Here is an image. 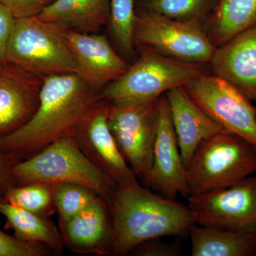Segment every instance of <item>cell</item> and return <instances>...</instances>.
Wrapping results in <instances>:
<instances>
[{
  "label": "cell",
  "instance_id": "cell-25",
  "mask_svg": "<svg viewBox=\"0 0 256 256\" xmlns=\"http://www.w3.org/2000/svg\"><path fill=\"white\" fill-rule=\"evenodd\" d=\"M52 186L60 222L75 216L99 197L90 188L77 184L60 183Z\"/></svg>",
  "mask_w": 256,
  "mask_h": 256
},
{
  "label": "cell",
  "instance_id": "cell-4",
  "mask_svg": "<svg viewBox=\"0 0 256 256\" xmlns=\"http://www.w3.org/2000/svg\"><path fill=\"white\" fill-rule=\"evenodd\" d=\"M139 47L140 54L136 63L100 90V100L114 105L154 100L168 90L184 86L193 79L207 74L204 64L181 62L150 47Z\"/></svg>",
  "mask_w": 256,
  "mask_h": 256
},
{
  "label": "cell",
  "instance_id": "cell-9",
  "mask_svg": "<svg viewBox=\"0 0 256 256\" xmlns=\"http://www.w3.org/2000/svg\"><path fill=\"white\" fill-rule=\"evenodd\" d=\"M159 99L127 104H108V122L124 159L144 180L152 162L159 116Z\"/></svg>",
  "mask_w": 256,
  "mask_h": 256
},
{
  "label": "cell",
  "instance_id": "cell-22",
  "mask_svg": "<svg viewBox=\"0 0 256 256\" xmlns=\"http://www.w3.org/2000/svg\"><path fill=\"white\" fill-rule=\"evenodd\" d=\"M216 0H140V10L182 22L204 24Z\"/></svg>",
  "mask_w": 256,
  "mask_h": 256
},
{
  "label": "cell",
  "instance_id": "cell-3",
  "mask_svg": "<svg viewBox=\"0 0 256 256\" xmlns=\"http://www.w3.org/2000/svg\"><path fill=\"white\" fill-rule=\"evenodd\" d=\"M15 184L72 183L90 188L110 204L117 185L84 154L73 136L56 140L13 166Z\"/></svg>",
  "mask_w": 256,
  "mask_h": 256
},
{
  "label": "cell",
  "instance_id": "cell-31",
  "mask_svg": "<svg viewBox=\"0 0 256 256\" xmlns=\"http://www.w3.org/2000/svg\"><path fill=\"white\" fill-rule=\"evenodd\" d=\"M4 202V197H3L2 196H1V195H0V206H1L3 202Z\"/></svg>",
  "mask_w": 256,
  "mask_h": 256
},
{
  "label": "cell",
  "instance_id": "cell-14",
  "mask_svg": "<svg viewBox=\"0 0 256 256\" xmlns=\"http://www.w3.org/2000/svg\"><path fill=\"white\" fill-rule=\"evenodd\" d=\"M44 78L12 64L0 73V138L32 118L40 104Z\"/></svg>",
  "mask_w": 256,
  "mask_h": 256
},
{
  "label": "cell",
  "instance_id": "cell-29",
  "mask_svg": "<svg viewBox=\"0 0 256 256\" xmlns=\"http://www.w3.org/2000/svg\"><path fill=\"white\" fill-rule=\"evenodd\" d=\"M131 252L142 256H178L181 255L180 247L168 244L159 238L151 239L140 244Z\"/></svg>",
  "mask_w": 256,
  "mask_h": 256
},
{
  "label": "cell",
  "instance_id": "cell-17",
  "mask_svg": "<svg viewBox=\"0 0 256 256\" xmlns=\"http://www.w3.org/2000/svg\"><path fill=\"white\" fill-rule=\"evenodd\" d=\"M185 168L202 142L224 130L194 102L183 86L165 94Z\"/></svg>",
  "mask_w": 256,
  "mask_h": 256
},
{
  "label": "cell",
  "instance_id": "cell-28",
  "mask_svg": "<svg viewBox=\"0 0 256 256\" xmlns=\"http://www.w3.org/2000/svg\"><path fill=\"white\" fill-rule=\"evenodd\" d=\"M15 18L13 15L0 4V73L10 65L8 60V42Z\"/></svg>",
  "mask_w": 256,
  "mask_h": 256
},
{
  "label": "cell",
  "instance_id": "cell-8",
  "mask_svg": "<svg viewBox=\"0 0 256 256\" xmlns=\"http://www.w3.org/2000/svg\"><path fill=\"white\" fill-rule=\"evenodd\" d=\"M192 100L224 130L256 148V108L242 92L218 76L208 74L183 86Z\"/></svg>",
  "mask_w": 256,
  "mask_h": 256
},
{
  "label": "cell",
  "instance_id": "cell-15",
  "mask_svg": "<svg viewBox=\"0 0 256 256\" xmlns=\"http://www.w3.org/2000/svg\"><path fill=\"white\" fill-rule=\"evenodd\" d=\"M60 224L64 245L72 252L100 256L112 254L110 205L100 197L75 216Z\"/></svg>",
  "mask_w": 256,
  "mask_h": 256
},
{
  "label": "cell",
  "instance_id": "cell-5",
  "mask_svg": "<svg viewBox=\"0 0 256 256\" xmlns=\"http://www.w3.org/2000/svg\"><path fill=\"white\" fill-rule=\"evenodd\" d=\"M255 172L256 148L222 131L202 142L186 166L188 196L233 186Z\"/></svg>",
  "mask_w": 256,
  "mask_h": 256
},
{
  "label": "cell",
  "instance_id": "cell-13",
  "mask_svg": "<svg viewBox=\"0 0 256 256\" xmlns=\"http://www.w3.org/2000/svg\"><path fill=\"white\" fill-rule=\"evenodd\" d=\"M66 36L76 64V75L99 92L128 70L104 35L68 30Z\"/></svg>",
  "mask_w": 256,
  "mask_h": 256
},
{
  "label": "cell",
  "instance_id": "cell-26",
  "mask_svg": "<svg viewBox=\"0 0 256 256\" xmlns=\"http://www.w3.org/2000/svg\"><path fill=\"white\" fill-rule=\"evenodd\" d=\"M50 252L44 244L26 242L0 230V256H44Z\"/></svg>",
  "mask_w": 256,
  "mask_h": 256
},
{
  "label": "cell",
  "instance_id": "cell-21",
  "mask_svg": "<svg viewBox=\"0 0 256 256\" xmlns=\"http://www.w3.org/2000/svg\"><path fill=\"white\" fill-rule=\"evenodd\" d=\"M0 213L6 218V228L15 236L26 242L44 244L54 254H62L64 245L60 230L48 217L36 214L4 202Z\"/></svg>",
  "mask_w": 256,
  "mask_h": 256
},
{
  "label": "cell",
  "instance_id": "cell-11",
  "mask_svg": "<svg viewBox=\"0 0 256 256\" xmlns=\"http://www.w3.org/2000/svg\"><path fill=\"white\" fill-rule=\"evenodd\" d=\"M108 102L100 100L72 134L84 154L118 186L140 184L120 150L108 122Z\"/></svg>",
  "mask_w": 256,
  "mask_h": 256
},
{
  "label": "cell",
  "instance_id": "cell-1",
  "mask_svg": "<svg viewBox=\"0 0 256 256\" xmlns=\"http://www.w3.org/2000/svg\"><path fill=\"white\" fill-rule=\"evenodd\" d=\"M100 100L99 92L75 74L45 77L36 112L23 127L0 138V153L18 160L34 156L56 140L72 136Z\"/></svg>",
  "mask_w": 256,
  "mask_h": 256
},
{
  "label": "cell",
  "instance_id": "cell-23",
  "mask_svg": "<svg viewBox=\"0 0 256 256\" xmlns=\"http://www.w3.org/2000/svg\"><path fill=\"white\" fill-rule=\"evenodd\" d=\"M137 0H110L108 26L116 46L121 53L134 54V32Z\"/></svg>",
  "mask_w": 256,
  "mask_h": 256
},
{
  "label": "cell",
  "instance_id": "cell-7",
  "mask_svg": "<svg viewBox=\"0 0 256 256\" xmlns=\"http://www.w3.org/2000/svg\"><path fill=\"white\" fill-rule=\"evenodd\" d=\"M134 40L136 46L150 47L188 63L210 64L216 48L204 23L178 21L142 10L136 16Z\"/></svg>",
  "mask_w": 256,
  "mask_h": 256
},
{
  "label": "cell",
  "instance_id": "cell-27",
  "mask_svg": "<svg viewBox=\"0 0 256 256\" xmlns=\"http://www.w3.org/2000/svg\"><path fill=\"white\" fill-rule=\"evenodd\" d=\"M55 0H0L15 18L38 16Z\"/></svg>",
  "mask_w": 256,
  "mask_h": 256
},
{
  "label": "cell",
  "instance_id": "cell-32",
  "mask_svg": "<svg viewBox=\"0 0 256 256\" xmlns=\"http://www.w3.org/2000/svg\"><path fill=\"white\" fill-rule=\"evenodd\" d=\"M255 256H256V249H255Z\"/></svg>",
  "mask_w": 256,
  "mask_h": 256
},
{
  "label": "cell",
  "instance_id": "cell-19",
  "mask_svg": "<svg viewBox=\"0 0 256 256\" xmlns=\"http://www.w3.org/2000/svg\"><path fill=\"white\" fill-rule=\"evenodd\" d=\"M192 256H255L256 233H244L192 224L188 230Z\"/></svg>",
  "mask_w": 256,
  "mask_h": 256
},
{
  "label": "cell",
  "instance_id": "cell-18",
  "mask_svg": "<svg viewBox=\"0 0 256 256\" xmlns=\"http://www.w3.org/2000/svg\"><path fill=\"white\" fill-rule=\"evenodd\" d=\"M110 0H55L38 15L66 30L95 34L107 25Z\"/></svg>",
  "mask_w": 256,
  "mask_h": 256
},
{
  "label": "cell",
  "instance_id": "cell-10",
  "mask_svg": "<svg viewBox=\"0 0 256 256\" xmlns=\"http://www.w3.org/2000/svg\"><path fill=\"white\" fill-rule=\"evenodd\" d=\"M195 224L202 226L256 233V178L229 188L188 197Z\"/></svg>",
  "mask_w": 256,
  "mask_h": 256
},
{
  "label": "cell",
  "instance_id": "cell-6",
  "mask_svg": "<svg viewBox=\"0 0 256 256\" xmlns=\"http://www.w3.org/2000/svg\"><path fill=\"white\" fill-rule=\"evenodd\" d=\"M66 32L38 16L15 18L8 42V62L43 78L75 74L76 64Z\"/></svg>",
  "mask_w": 256,
  "mask_h": 256
},
{
  "label": "cell",
  "instance_id": "cell-30",
  "mask_svg": "<svg viewBox=\"0 0 256 256\" xmlns=\"http://www.w3.org/2000/svg\"><path fill=\"white\" fill-rule=\"evenodd\" d=\"M20 161L16 158L0 153V195L3 197L10 188L16 186L12 169Z\"/></svg>",
  "mask_w": 256,
  "mask_h": 256
},
{
  "label": "cell",
  "instance_id": "cell-24",
  "mask_svg": "<svg viewBox=\"0 0 256 256\" xmlns=\"http://www.w3.org/2000/svg\"><path fill=\"white\" fill-rule=\"evenodd\" d=\"M4 202L32 213L50 217L56 212L53 186L46 183L16 185L6 192Z\"/></svg>",
  "mask_w": 256,
  "mask_h": 256
},
{
  "label": "cell",
  "instance_id": "cell-2",
  "mask_svg": "<svg viewBox=\"0 0 256 256\" xmlns=\"http://www.w3.org/2000/svg\"><path fill=\"white\" fill-rule=\"evenodd\" d=\"M112 252L126 256L140 244L164 236H183L195 224L188 206L138 184L117 186L110 204Z\"/></svg>",
  "mask_w": 256,
  "mask_h": 256
},
{
  "label": "cell",
  "instance_id": "cell-12",
  "mask_svg": "<svg viewBox=\"0 0 256 256\" xmlns=\"http://www.w3.org/2000/svg\"><path fill=\"white\" fill-rule=\"evenodd\" d=\"M143 181L161 195L174 200L188 196L186 168L175 134L170 106L165 94L159 99V116L150 170Z\"/></svg>",
  "mask_w": 256,
  "mask_h": 256
},
{
  "label": "cell",
  "instance_id": "cell-20",
  "mask_svg": "<svg viewBox=\"0 0 256 256\" xmlns=\"http://www.w3.org/2000/svg\"><path fill=\"white\" fill-rule=\"evenodd\" d=\"M256 24V0H216L204 25L210 42L222 46Z\"/></svg>",
  "mask_w": 256,
  "mask_h": 256
},
{
  "label": "cell",
  "instance_id": "cell-16",
  "mask_svg": "<svg viewBox=\"0 0 256 256\" xmlns=\"http://www.w3.org/2000/svg\"><path fill=\"white\" fill-rule=\"evenodd\" d=\"M210 64L215 75L256 102V24L216 47Z\"/></svg>",
  "mask_w": 256,
  "mask_h": 256
}]
</instances>
